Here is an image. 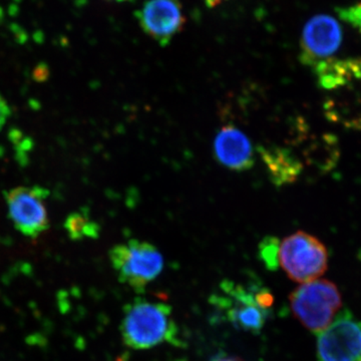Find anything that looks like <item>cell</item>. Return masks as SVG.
<instances>
[{
    "label": "cell",
    "mask_w": 361,
    "mask_h": 361,
    "mask_svg": "<svg viewBox=\"0 0 361 361\" xmlns=\"http://www.w3.org/2000/svg\"><path fill=\"white\" fill-rule=\"evenodd\" d=\"M49 190L42 186L16 187L4 194L9 220L23 236L37 238L49 230Z\"/></svg>",
    "instance_id": "obj_5"
},
{
    "label": "cell",
    "mask_w": 361,
    "mask_h": 361,
    "mask_svg": "<svg viewBox=\"0 0 361 361\" xmlns=\"http://www.w3.org/2000/svg\"><path fill=\"white\" fill-rule=\"evenodd\" d=\"M66 229L75 240L96 238L99 233L96 223L80 213L73 214L66 220Z\"/></svg>",
    "instance_id": "obj_12"
},
{
    "label": "cell",
    "mask_w": 361,
    "mask_h": 361,
    "mask_svg": "<svg viewBox=\"0 0 361 361\" xmlns=\"http://www.w3.org/2000/svg\"><path fill=\"white\" fill-rule=\"evenodd\" d=\"M222 294L215 297V304L225 311L226 318L235 329L257 334L264 329L270 310L260 303L257 292L249 291L242 285L225 281Z\"/></svg>",
    "instance_id": "obj_7"
},
{
    "label": "cell",
    "mask_w": 361,
    "mask_h": 361,
    "mask_svg": "<svg viewBox=\"0 0 361 361\" xmlns=\"http://www.w3.org/2000/svg\"><path fill=\"white\" fill-rule=\"evenodd\" d=\"M336 11L342 20L361 32V2L355 6L337 8Z\"/></svg>",
    "instance_id": "obj_14"
},
{
    "label": "cell",
    "mask_w": 361,
    "mask_h": 361,
    "mask_svg": "<svg viewBox=\"0 0 361 361\" xmlns=\"http://www.w3.org/2000/svg\"><path fill=\"white\" fill-rule=\"evenodd\" d=\"M11 115V106L6 99L0 94V130L6 126L9 116Z\"/></svg>",
    "instance_id": "obj_15"
},
{
    "label": "cell",
    "mask_w": 361,
    "mask_h": 361,
    "mask_svg": "<svg viewBox=\"0 0 361 361\" xmlns=\"http://www.w3.org/2000/svg\"><path fill=\"white\" fill-rule=\"evenodd\" d=\"M289 300L294 316L306 329L317 336L334 322L342 306L338 287L324 279L299 285Z\"/></svg>",
    "instance_id": "obj_3"
},
{
    "label": "cell",
    "mask_w": 361,
    "mask_h": 361,
    "mask_svg": "<svg viewBox=\"0 0 361 361\" xmlns=\"http://www.w3.org/2000/svg\"><path fill=\"white\" fill-rule=\"evenodd\" d=\"M214 153L220 164L234 172H245L254 166L250 140L233 125L221 128L214 140Z\"/></svg>",
    "instance_id": "obj_10"
},
{
    "label": "cell",
    "mask_w": 361,
    "mask_h": 361,
    "mask_svg": "<svg viewBox=\"0 0 361 361\" xmlns=\"http://www.w3.org/2000/svg\"><path fill=\"white\" fill-rule=\"evenodd\" d=\"M280 242L274 237H268L263 240L260 245V256L268 269L276 270L278 263V250H279Z\"/></svg>",
    "instance_id": "obj_13"
},
{
    "label": "cell",
    "mask_w": 361,
    "mask_h": 361,
    "mask_svg": "<svg viewBox=\"0 0 361 361\" xmlns=\"http://www.w3.org/2000/svg\"><path fill=\"white\" fill-rule=\"evenodd\" d=\"M120 331L125 345L135 350H146L163 343L182 345L172 307L163 302L135 298L127 304Z\"/></svg>",
    "instance_id": "obj_1"
},
{
    "label": "cell",
    "mask_w": 361,
    "mask_h": 361,
    "mask_svg": "<svg viewBox=\"0 0 361 361\" xmlns=\"http://www.w3.org/2000/svg\"><path fill=\"white\" fill-rule=\"evenodd\" d=\"M210 361H242L240 358L236 357V356H232L229 355H226V353H219V355H216L211 358Z\"/></svg>",
    "instance_id": "obj_16"
},
{
    "label": "cell",
    "mask_w": 361,
    "mask_h": 361,
    "mask_svg": "<svg viewBox=\"0 0 361 361\" xmlns=\"http://www.w3.org/2000/svg\"><path fill=\"white\" fill-rule=\"evenodd\" d=\"M135 16L142 30L161 47L170 44L185 25L179 0H149Z\"/></svg>",
    "instance_id": "obj_9"
},
{
    "label": "cell",
    "mask_w": 361,
    "mask_h": 361,
    "mask_svg": "<svg viewBox=\"0 0 361 361\" xmlns=\"http://www.w3.org/2000/svg\"><path fill=\"white\" fill-rule=\"evenodd\" d=\"M278 263L292 281L307 283L329 268V251L313 235L298 231L280 242Z\"/></svg>",
    "instance_id": "obj_4"
},
{
    "label": "cell",
    "mask_w": 361,
    "mask_h": 361,
    "mask_svg": "<svg viewBox=\"0 0 361 361\" xmlns=\"http://www.w3.org/2000/svg\"><path fill=\"white\" fill-rule=\"evenodd\" d=\"M261 155L269 169L275 184L284 185L293 182L302 169L298 161L282 149H264Z\"/></svg>",
    "instance_id": "obj_11"
},
{
    "label": "cell",
    "mask_w": 361,
    "mask_h": 361,
    "mask_svg": "<svg viewBox=\"0 0 361 361\" xmlns=\"http://www.w3.org/2000/svg\"><path fill=\"white\" fill-rule=\"evenodd\" d=\"M343 33L338 21L326 14L313 16L304 26L301 37V61L311 66L334 58L339 51Z\"/></svg>",
    "instance_id": "obj_8"
},
{
    "label": "cell",
    "mask_w": 361,
    "mask_h": 361,
    "mask_svg": "<svg viewBox=\"0 0 361 361\" xmlns=\"http://www.w3.org/2000/svg\"><path fill=\"white\" fill-rule=\"evenodd\" d=\"M318 361H361V319L342 310L329 327L318 334Z\"/></svg>",
    "instance_id": "obj_6"
},
{
    "label": "cell",
    "mask_w": 361,
    "mask_h": 361,
    "mask_svg": "<svg viewBox=\"0 0 361 361\" xmlns=\"http://www.w3.org/2000/svg\"><path fill=\"white\" fill-rule=\"evenodd\" d=\"M223 0H205V2L207 4V6L210 7H214L216 6H218V4H220V2H222Z\"/></svg>",
    "instance_id": "obj_17"
},
{
    "label": "cell",
    "mask_w": 361,
    "mask_h": 361,
    "mask_svg": "<svg viewBox=\"0 0 361 361\" xmlns=\"http://www.w3.org/2000/svg\"><path fill=\"white\" fill-rule=\"evenodd\" d=\"M111 1L123 2V1H132V0H111Z\"/></svg>",
    "instance_id": "obj_18"
},
{
    "label": "cell",
    "mask_w": 361,
    "mask_h": 361,
    "mask_svg": "<svg viewBox=\"0 0 361 361\" xmlns=\"http://www.w3.org/2000/svg\"><path fill=\"white\" fill-rule=\"evenodd\" d=\"M109 258L118 281L137 294L146 291L165 264L163 255L155 245L137 239L114 246L109 252Z\"/></svg>",
    "instance_id": "obj_2"
}]
</instances>
